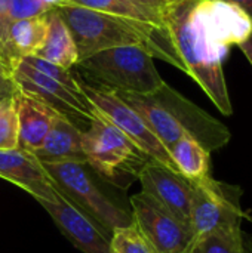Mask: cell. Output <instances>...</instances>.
Masks as SVG:
<instances>
[{"label": "cell", "instance_id": "obj_23", "mask_svg": "<svg viewBox=\"0 0 252 253\" xmlns=\"http://www.w3.org/2000/svg\"><path fill=\"white\" fill-rule=\"evenodd\" d=\"M18 148V116L15 98L0 99V150Z\"/></svg>", "mask_w": 252, "mask_h": 253}, {"label": "cell", "instance_id": "obj_8", "mask_svg": "<svg viewBox=\"0 0 252 253\" xmlns=\"http://www.w3.org/2000/svg\"><path fill=\"white\" fill-rule=\"evenodd\" d=\"M77 80L82 92L98 114H101L105 120H108L120 132H123L149 159L156 160L172 170H177L169 151L153 133L144 119L129 104H126L111 89L88 83L79 76Z\"/></svg>", "mask_w": 252, "mask_h": 253}, {"label": "cell", "instance_id": "obj_20", "mask_svg": "<svg viewBox=\"0 0 252 253\" xmlns=\"http://www.w3.org/2000/svg\"><path fill=\"white\" fill-rule=\"evenodd\" d=\"M65 1L83 6V7H88L92 10H98V12L120 15V16H126V18H132V19H140V21H146V22L165 25L163 16L138 4L134 0H65Z\"/></svg>", "mask_w": 252, "mask_h": 253}, {"label": "cell", "instance_id": "obj_7", "mask_svg": "<svg viewBox=\"0 0 252 253\" xmlns=\"http://www.w3.org/2000/svg\"><path fill=\"white\" fill-rule=\"evenodd\" d=\"M192 182L190 230L193 240L212 233L241 230L244 219L241 187L215 181L211 175Z\"/></svg>", "mask_w": 252, "mask_h": 253}, {"label": "cell", "instance_id": "obj_29", "mask_svg": "<svg viewBox=\"0 0 252 253\" xmlns=\"http://www.w3.org/2000/svg\"><path fill=\"white\" fill-rule=\"evenodd\" d=\"M226 1H230V3H235V4L241 6L252 18V0H226Z\"/></svg>", "mask_w": 252, "mask_h": 253}, {"label": "cell", "instance_id": "obj_9", "mask_svg": "<svg viewBox=\"0 0 252 253\" xmlns=\"http://www.w3.org/2000/svg\"><path fill=\"white\" fill-rule=\"evenodd\" d=\"M10 73L16 90L45 102L56 113L70 119L82 130H85L95 117V110L80 87L73 89L59 83L58 80L33 68L22 58L12 61Z\"/></svg>", "mask_w": 252, "mask_h": 253}, {"label": "cell", "instance_id": "obj_24", "mask_svg": "<svg viewBox=\"0 0 252 253\" xmlns=\"http://www.w3.org/2000/svg\"><path fill=\"white\" fill-rule=\"evenodd\" d=\"M10 10L9 0H0V62L10 68L13 58L10 44H9V28H10Z\"/></svg>", "mask_w": 252, "mask_h": 253}, {"label": "cell", "instance_id": "obj_17", "mask_svg": "<svg viewBox=\"0 0 252 253\" xmlns=\"http://www.w3.org/2000/svg\"><path fill=\"white\" fill-rule=\"evenodd\" d=\"M48 36L43 47L37 52L36 56L59 65L65 70H73L74 65L79 62L77 47L73 40V36L62 21L59 13L55 9H50L48 13Z\"/></svg>", "mask_w": 252, "mask_h": 253}, {"label": "cell", "instance_id": "obj_16", "mask_svg": "<svg viewBox=\"0 0 252 253\" xmlns=\"http://www.w3.org/2000/svg\"><path fill=\"white\" fill-rule=\"evenodd\" d=\"M82 129L62 114H56L40 148L34 153L40 163L86 162L82 148Z\"/></svg>", "mask_w": 252, "mask_h": 253}, {"label": "cell", "instance_id": "obj_6", "mask_svg": "<svg viewBox=\"0 0 252 253\" xmlns=\"http://www.w3.org/2000/svg\"><path fill=\"white\" fill-rule=\"evenodd\" d=\"M82 148L86 163L120 188L125 178H138L149 159L123 132L95 111V117L82 132Z\"/></svg>", "mask_w": 252, "mask_h": 253}, {"label": "cell", "instance_id": "obj_14", "mask_svg": "<svg viewBox=\"0 0 252 253\" xmlns=\"http://www.w3.org/2000/svg\"><path fill=\"white\" fill-rule=\"evenodd\" d=\"M0 178L22 188L37 202H52L58 193L43 163L21 148L0 150Z\"/></svg>", "mask_w": 252, "mask_h": 253}, {"label": "cell", "instance_id": "obj_2", "mask_svg": "<svg viewBox=\"0 0 252 253\" xmlns=\"http://www.w3.org/2000/svg\"><path fill=\"white\" fill-rule=\"evenodd\" d=\"M116 93L144 119L168 151L183 136L193 138L209 153L226 147L232 138L226 125L183 96L166 82L150 95Z\"/></svg>", "mask_w": 252, "mask_h": 253}, {"label": "cell", "instance_id": "obj_25", "mask_svg": "<svg viewBox=\"0 0 252 253\" xmlns=\"http://www.w3.org/2000/svg\"><path fill=\"white\" fill-rule=\"evenodd\" d=\"M9 10L10 19L13 22L25 18L42 16L50 9L43 3V0H9Z\"/></svg>", "mask_w": 252, "mask_h": 253}, {"label": "cell", "instance_id": "obj_26", "mask_svg": "<svg viewBox=\"0 0 252 253\" xmlns=\"http://www.w3.org/2000/svg\"><path fill=\"white\" fill-rule=\"evenodd\" d=\"M16 92V86L12 79L10 68L0 62V98L12 96Z\"/></svg>", "mask_w": 252, "mask_h": 253}, {"label": "cell", "instance_id": "obj_3", "mask_svg": "<svg viewBox=\"0 0 252 253\" xmlns=\"http://www.w3.org/2000/svg\"><path fill=\"white\" fill-rule=\"evenodd\" d=\"M193 1L183 0L168 4L163 22L184 65V73L203 89L221 114L232 116L233 105L223 70L227 53L218 50L206 39L193 15Z\"/></svg>", "mask_w": 252, "mask_h": 253}, {"label": "cell", "instance_id": "obj_27", "mask_svg": "<svg viewBox=\"0 0 252 253\" xmlns=\"http://www.w3.org/2000/svg\"><path fill=\"white\" fill-rule=\"evenodd\" d=\"M134 1H137L138 4H141V6H144V7L159 13L160 16H163V12H165V9L168 6L166 0H134Z\"/></svg>", "mask_w": 252, "mask_h": 253}, {"label": "cell", "instance_id": "obj_1", "mask_svg": "<svg viewBox=\"0 0 252 253\" xmlns=\"http://www.w3.org/2000/svg\"><path fill=\"white\" fill-rule=\"evenodd\" d=\"M53 9L73 36L79 61L111 47L140 46L153 58L184 71L166 25L98 12L65 0Z\"/></svg>", "mask_w": 252, "mask_h": 253}, {"label": "cell", "instance_id": "obj_32", "mask_svg": "<svg viewBox=\"0 0 252 253\" xmlns=\"http://www.w3.org/2000/svg\"><path fill=\"white\" fill-rule=\"evenodd\" d=\"M0 99H1V98H0Z\"/></svg>", "mask_w": 252, "mask_h": 253}, {"label": "cell", "instance_id": "obj_19", "mask_svg": "<svg viewBox=\"0 0 252 253\" xmlns=\"http://www.w3.org/2000/svg\"><path fill=\"white\" fill-rule=\"evenodd\" d=\"M178 173L189 181H199L209 176L211 153L190 136H183L169 150Z\"/></svg>", "mask_w": 252, "mask_h": 253}, {"label": "cell", "instance_id": "obj_4", "mask_svg": "<svg viewBox=\"0 0 252 253\" xmlns=\"http://www.w3.org/2000/svg\"><path fill=\"white\" fill-rule=\"evenodd\" d=\"M73 71L88 83L125 93L150 95L165 83L154 58L140 46L100 50L79 61Z\"/></svg>", "mask_w": 252, "mask_h": 253}, {"label": "cell", "instance_id": "obj_10", "mask_svg": "<svg viewBox=\"0 0 252 253\" xmlns=\"http://www.w3.org/2000/svg\"><path fill=\"white\" fill-rule=\"evenodd\" d=\"M132 222L141 230L157 253H186L193 242L189 225L143 191L129 200Z\"/></svg>", "mask_w": 252, "mask_h": 253}, {"label": "cell", "instance_id": "obj_15", "mask_svg": "<svg viewBox=\"0 0 252 253\" xmlns=\"http://www.w3.org/2000/svg\"><path fill=\"white\" fill-rule=\"evenodd\" d=\"M13 98L18 116V148L34 154L40 148L53 119L59 113L19 90L15 92Z\"/></svg>", "mask_w": 252, "mask_h": 253}, {"label": "cell", "instance_id": "obj_31", "mask_svg": "<svg viewBox=\"0 0 252 253\" xmlns=\"http://www.w3.org/2000/svg\"><path fill=\"white\" fill-rule=\"evenodd\" d=\"M178 1H183V0H166L168 4H174V3H178Z\"/></svg>", "mask_w": 252, "mask_h": 253}, {"label": "cell", "instance_id": "obj_28", "mask_svg": "<svg viewBox=\"0 0 252 253\" xmlns=\"http://www.w3.org/2000/svg\"><path fill=\"white\" fill-rule=\"evenodd\" d=\"M241 50H242V53L248 58V61L252 64V33L251 36L248 37V40L247 42H244L241 46H238Z\"/></svg>", "mask_w": 252, "mask_h": 253}, {"label": "cell", "instance_id": "obj_13", "mask_svg": "<svg viewBox=\"0 0 252 253\" xmlns=\"http://www.w3.org/2000/svg\"><path fill=\"white\" fill-rule=\"evenodd\" d=\"M143 193L190 227L193 182L168 166L149 160L138 173Z\"/></svg>", "mask_w": 252, "mask_h": 253}, {"label": "cell", "instance_id": "obj_12", "mask_svg": "<svg viewBox=\"0 0 252 253\" xmlns=\"http://www.w3.org/2000/svg\"><path fill=\"white\" fill-rule=\"evenodd\" d=\"M52 218L68 242L83 253H110L111 233L85 211L70 202L59 190L52 202H37Z\"/></svg>", "mask_w": 252, "mask_h": 253}, {"label": "cell", "instance_id": "obj_11", "mask_svg": "<svg viewBox=\"0 0 252 253\" xmlns=\"http://www.w3.org/2000/svg\"><path fill=\"white\" fill-rule=\"evenodd\" d=\"M193 15L212 46L229 55L252 33V18L238 4L226 0H195Z\"/></svg>", "mask_w": 252, "mask_h": 253}, {"label": "cell", "instance_id": "obj_30", "mask_svg": "<svg viewBox=\"0 0 252 253\" xmlns=\"http://www.w3.org/2000/svg\"><path fill=\"white\" fill-rule=\"evenodd\" d=\"M64 0H43V3L49 7V9H53V7H56L58 4H61Z\"/></svg>", "mask_w": 252, "mask_h": 253}, {"label": "cell", "instance_id": "obj_5", "mask_svg": "<svg viewBox=\"0 0 252 253\" xmlns=\"http://www.w3.org/2000/svg\"><path fill=\"white\" fill-rule=\"evenodd\" d=\"M55 187L107 231L132 224V213L107 188V179L86 162L43 163Z\"/></svg>", "mask_w": 252, "mask_h": 253}, {"label": "cell", "instance_id": "obj_21", "mask_svg": "<svg viewBox=\"0 0 252 253\" xmlns=\"http://www.w3.org/2000/svg\"><path fill=\"white\" fill-rule=\"evenodd\" d=\"M186 253H248V251L242 230H235L198 237Z\"/></svg>", "mask_w": 252, "mask_h": 253}, {"label": "cell", "instance_id": "obj_22", "mask_svg": "<svg viewBox=\"0 0 252 253\" xmlns=\"http://www.w3.org/2000/svg\"><path fill=\"white\" fill-rule=\"evenodd\" d=\"M110 253H157L141 233V230L132 222L131 225L120 227L111 231Z\"/></svg>", "mask_w": 252, "mask_h": 253}, {"label": "cell", "instance_id": "obj_18", "mask_svg": "<svg viewBox=\"0 0 252 253\" xmlns=\"http://www.w3.org/2000/svg\"><path fill=\"white\" fill-rule=\"evenodd\" d=\"M48 15L13 21L9 28V44L13 58L36 56L48 36Z\"/></svg>", "mask_w": 252, "mask_h": 253}]
</instances>
